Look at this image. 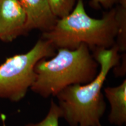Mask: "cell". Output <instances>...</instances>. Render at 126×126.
<instances>
[{
    "label": "cell",
    "mask_w": 126,
    "mask_h": 126,
    "mask_svg": "<svg viewBox=\"0 0 126 126\" xmlns=\"http://www.w3.org/2000/svg\"><path fill=\"white\" fill-rule=\"evenodd\" d=\"M119 49L115 44L109 48L94 50L100 68L95 78L85 85L67 86L56 96L61 118L70 126H103L101 119L106 109L101 92L110 71L120 64Z\"/></svg>",
    "instance_id": "cell-1"
},
{
    "label": "cell",
    "mask_w": 126,
    "mask_h": 126,
    "mask_svg": "<svg viewBox=\"0 0 126 126\" xmlns=\"http://www.w3.org/2000/svg\"><path fill=\"white\" fill-rule=\"evenodd\" d=\"M118 33L116 8H111L100 19L89 16L83 0H78L72 12L58 19L41 38L48 41L55 48L75 50L82 44L89 49L109 48L115 44Z\"/></svg>",
    "instance_id": "cell-2"
},
{
    "label": "cell",
    "mask_w": 126,
    "mask_h": 126,
    "mask_svg": "<svg viewBox=\"0 0 126 126\" xmlns=\"http://www.w3.org/2000/svg\"><path fill=\"white\" fill-rule=\"evenodd\" d=\"M98 67L85 44L75 50L59 48L51 59H43L36 64L37 78L31 89L45 99L56 96L67 86L90 82L98 74Z\"/></svg>",
    "instance_id": "cell-3"
},
{
    "label": "cell",
    "mask_w": 126,
    "mask_h": 126,
    "mask_svg": "<svg viewBox=\"0 0 126 126\" xmlns=\"http://www.w3.org/2000/svg\"><path fill=\"white\" fill-rule=\"evenodd\" d=\"M55 49L50 42L41 38L27 53L7 58L0 65V97L12 102L22 99L36 81V64L54 56Z\"/></svg>",
    "instance_id": "cell-4"
},
{
    "label": "cell",
    "mask_w": 126,
    "mask_h": 126,
    "mask_svg": "<svg viewBox=\"0 0 126 126\" xmlns=\"http://www.w3.org/2000/svg\"><path fill=\"white\" fill-rule=\"evenodd\" d=\"M26 15L19 0H0V40L11 42L26 33Z\"/></svg>",
    "instance_id": "cell-5"
},
{
    "label": "cell",
    "mask_w": 126,
    "mask_h": 126,
    "mask_svg": "<svg viewBox=\"0 0 126 126\" xmlns=\"http://www.w3.org/2000/svg\"><path fill=\"white\" fill-rule=\"evenodd\" d=\"M26 15V32L38 29L48 31L56 24L57 18L48 0H19Z\"/></svg>",
    "instance_id": "cell-6"
},
{
    "label": "cell",
    "mask_w": 126,
    "mask_h": 126,
    "mask_svg": "<svg viewBox=\"0 0 126 126\" xmlns=\"http://www.w3.org/2000/svg\"><path fill=\"white\" fill-rule=\"evenodd\" d=\"M104 92L111 107L109 122L117 126H123L126 123V80L117 86L106 87Z\"/></svg>",
    "instance_id": "cell-7"
},
{
    "label": "cell",
    "mask_w": 126,
    "mask_h": 126,
    "mask_svg": "<svg viewBox=\"0 0 126 126\" xmlns=\"http://www.w3.org/2000/svg\"><path fill=\"white\" fill-rule=\"evenodd\" d=\"M116 8L118 25L116 45L120 51L124 52L126 50V0H120Z\"/></svg>",
    "instance_id": "cell-8"
},
{
    "label": "cell",
    "mask_w": 126,
    "mask_h": 126,
    "mask_svg": "<svg viewBox=\"0 0 126 126\" xmlns=\"http://www.w3.org/2000/svg\"><path fill=\"white\" fill-rule=\"evenodd\" d=\"M53 14L58 19L69 15L76 4V0H48Z\"/></svg>",
    "instance_id": "cell-9"
},
{
    "label": "cell",
    "mask_w": 126,
    "mask_h": 126,
    "mask_svg": "<svg viewBox=\"0 0 126 126\" xmlns=\"http://www.w3.org/2000/svg\"><path fill=\"white\" fill-rule=\"evenodd\" d=\"M61 118L60 110L57 104L51 99L48 112L42 121L36 123H29L25 126H59V119Z\"/></svg>",
    "instance_id": "cell-10"
},
{
    "label": "cell",
    "mask_w": 126,
    "mask_h": 126,
    "mask_svg": "<svg viewBox=\"0 0 126 126\" xmlns=\"http://www.w3.org/2000/svg\"><path fill=\"white\" fill-rule=\"evenodd\" d=\"M120 0H92V5L95 8L102 7L105 9H111Z\"/></svg>",
    "instance_id": "cell-11"
}]
</instances>
